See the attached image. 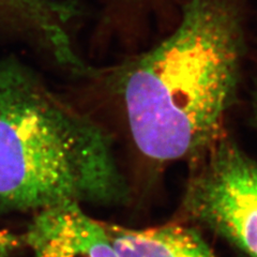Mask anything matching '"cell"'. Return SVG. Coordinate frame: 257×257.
<instances>
[{"label": "cell", "mask_w": 257, "mask_h": 257, "mask_svg": "<svg viewBox=\"0 0 257 257\" xmlns=\"http://www.w3.org/2000/svg\"><path fill=\"white\" fill-rule=\"evenodd\" d=\"M244 0H184L172 34L115 75L131 140L155 164L195 161L222 139L234 102Z\"/></svg>", "instance_id": "1"}, {"label": "cell", "mask_w": 257, "mask_h": 257, "mask_svg": "<svg viewBox=\"0 0 257 257\" xmlns=\"http://www.w3.org/2000/svg\"><path fill=\"white\" fill-rule=\"evenodd\" d=\"M128 198L105 128L21 60L0 59V213Z\"/></svg>", "instance_id": "2"}, {"label": "cell", "mask_w": 257, "mask_h": 257, "mask_svg": "<svg viewBox=\"0 0 257 257\" xmlns=\"http://www.w3.org/2000/svg\"><path fill=\"white\" fill-rule=\"evenodd\" d=\"M193 163L184 212L257 257V163L224 139Z\"/></svg>", "instance_id": "3"}, {"label": "cell", "mask_w": 257, "mask_h": 257, "mask_svg": "<svg viewBox=\"0 0 257 257\" xmlns=\"http://www.w3.org/2000/svg\"><path fill=\"white\" fill-rule=\"evenodd\" d=\"M80 15L78 0H0V30L41 50L77 75H94L71 37L70 27Z\"/></svg>", "instance_id": "4"}, {"label": "cell", "mask_w": 257, "mask_h": 257, "mask_svg": "<svg viewBox=\"0 0 257 257\" xmlns=\"http://www.w3.org/2000/svg\"><path fill=\"white\" fill-rule=\"evenodd\" d=\"M25 241L35 257H119L104 223L75 203L35 213Z\"/></svg>", "instance_id": "5"}, {"label": "cell", "mask_w": 257, "mask_h": 257, "mask_svg": "<svg viewBox=\"0 0 257 257\" xmlns=\"http://www.w3.org/2000/svg\"><path fill=\"white\" fill-rule=\"evenodd\" d=\"M104 225L119 257H216L195 229L181 224L145 229Z\"/></svg>", "instance_id": "6"}, {"label": "cell", "mask_w": 257, "mask_h": 257, "mask_svg": "<svg viewBox=\"0 0 257 257\" xmlns=\"http://www.w3.org/2000/svg\"><path fill=\"white\" fill-rule=\"evenodd\" d=\"M103 20L130 23L146 20V16L158 11L173 0H100Z\"/></svg>", "instance_id": "7"}, {"label": "cell", "mask_w": 257, "mask_h": 257, "mask_svg": "<svg viewBox=\"0 0 257 257\" xmlns=\"http://www.w3.org/2000/svg\"><path fill=\"white\" fill-rule=\"evenodd\" d=\"M21 238L9 230L0 229V257H9L21 246Z\"/></svg>", "instance_id": "8"}]
</instances>
